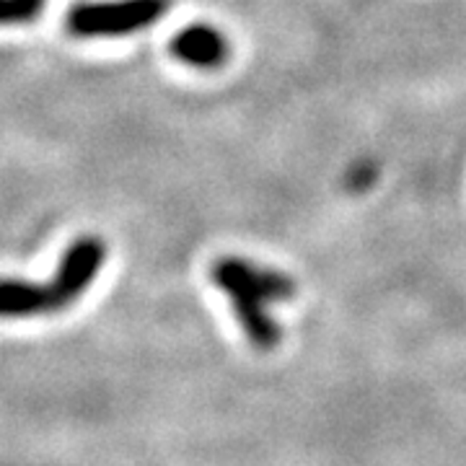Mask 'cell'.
I'll return each mask as SVG.
<instances>
[{
  "label": "cell",
  "instance_id": "6da1fadb",
  "mask_svg": "<svg viewBox=\"0 0 466 466\" xmlns=\"http://www.w3.org/2000/svg\"><path fill=\"white\" fill-rule=\"evenodd\" d=\"M210 280L231 300L233 317L249 345L272 352L283 342V327L269 317L267 306L296 296V280L272 267H259L244 257H220L210 265Z\"/></svg>",
  "mask_w": 466,
  "mask_h": 466
},
{
  "label": "cell",
  "instance_id": "7a4b0ae2",
  "mask_svg": "<svg viewBox=\"0 0 466 466\" xmlns=\"http://www.w3.org/2000/svg\"><path fill=\"white\" fill-rule=\"evenodd\" d=\"M106 259V244L99 236L76 238L63 254L50 283L0 280V319H24L57 314L84 296L96 280Z\"/></svg>",
  "mask_w": 466,
  "mask_h": 466
},
{
  "label": "cell",
  "instance_id": "3957f363",
  "mask_svg": "<svg viewBox=\"0 0 466 466\" xmlns=\"http://www.w3.org/2000/svg\"><path fill=\"white\" fill-rule=\"evenodd\" d=\"M171 0H88L66 14V32L78 39L130 36L167 16Z\"/></svg>",
  "mask_w": 466,
  "mask_h": 466
},
{
  "label": "cell",
  "instance_id": "277c9868",
  "mask_svg": "<svg viewBox=\"0 0 466 466\" xmlns=\"http://www.w3.org/2000/svg\"><path fill=\"white\" fill-rule=\"evenodd\" d=\"M171 55L189 67L213 70L231 57V42L210 24H189L171 39Z\"/></svg>",
  "mask_w": 466,
  "mask_h": 466
},
{
  "label": "cell",
  "instance_id": "5b68a950",
  "mask_svg": "<svg viewBox=\"0 0 466 466\" xmlns=\"http://www.w3.org/2000/svg\"><path fill=\"white\" fill-rule=\"evenodd\" d=\"M47 0H0V26H21L42 16Z\"/></svg>",
  "mask_w": 466,
  "mask_h": 466
}]
</instances>
